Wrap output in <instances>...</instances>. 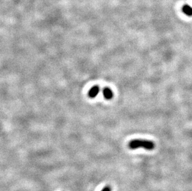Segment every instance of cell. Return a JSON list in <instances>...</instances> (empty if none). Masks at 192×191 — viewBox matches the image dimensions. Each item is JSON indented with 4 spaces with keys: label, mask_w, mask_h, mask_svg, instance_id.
I'll return each mask as SVG.
<instances>
[{
    "label": "cell",
    "mask_w": 192,
    "mask_h": 191,
    "mask_svg": "<svg viewBox=\"0 0 192 191\" xmlns=\"http://www.w3.org/2000/svg\"><path fill=\"white\" fill-rule=\"evenodd\" d=\"M129 147L133 150L143 148L147 150H152L155 148V144L154 143L149 140L136 139V140H133L129 142Z\"/></svg>",
    "instance_id": "6da1fadb"
},
{
    "label": "cell",
    "mask_w": 192,
    "mask_h": 191,
    "mask_svg": "<svg viewBox=\"0 0 192 191\" xmlns=\"http://www.w3.org/2000/svg\"><path fill=\"white\" fill-rule=\"evenodd\" d=\"M103 94L104 98L106 99H111L113 97V91L108 88H105L103 89Z\"/></svg>",
    "instance_id": "3957f363"
},
{
    "label": "cell",
    "mask_w": 192,
    "mask_h": 191,
    "mask_svg": "<svg viewBox=\"0 0 192 191\" xmlns=\"http://www.w3.org/2000/svg\"><path fill=\"white\" fill-rule=\"evenodd\" d=\"M182 11L186 16H192V8L188 4H185L182 7Z\"/></svg>",
    "instance_id": "277c9868"
},
{
    "label": "cell",
    "mask_w": 192,
    "mask_h": 191,
    "mask_svg": "<svg viewBox=\"0 0 192 191\" xmlns=\"http://www.w3.org/2000/svg\"><path fill=\"white\" fill-rule=\"evenodd\" d=\"M102 191H111V189L110 187L109 186H106L105 188H104Z\"/></svg>",
    "instance_id": "5b68a950"
},
{
    "label": "cell",
    "mask_w": 192,
    "mask_h": 191,
    "mask_svg": "<svg viewBox=\"0 0 192 191\" xmlns=\"http://www.w3.org/2000/svg\"><path fill=\"white\" fill-rule=\"evenodd\" d=\"M99 92V88L97 86H95L92 87V88L90 89L88 92V95L91 98H94L97 96Z\"/></svg>",
    "instance_id": "7a4b0ae2"
}]
</instances>
